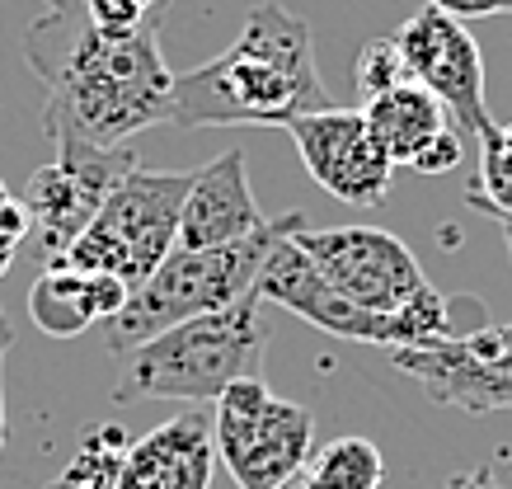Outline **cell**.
Listing matches in <instances>:
<instances>
[{"mask_svg":"<svg viewBox=\"0 0 512 489\" xmlns=\"http://www.w3.org/2000/svg\"><path fill=\"white\" fill-rule=\"evenodd\" d=\"M24 57L47 90V137L123 146L146 127L170 123L174 71L160 52V24L109 33L94 29L85 10L43 15L24 33Z\"/></svg>","mask_w":512,"mask_h":489,"instance_id":"1","label":"cell"},{"mask_svg":"<svg viewBox=\"0 0 512 489\" xmlns=\"http://www.w3.org/2000/svg\"><path fill=\"white\" fill-rule=\"evenodd\" d=\"M320 109L334 99L315 66L311 24L282 5L249 10L231 48L170 85L174 127H287Z\"/></svg>","mask_w":512,"mask_h":489,"instance_id":"2","label":"cell"},{"mask_svg":"<svg viewBox=\"0 0 512 489\" xmlns=\"http://www.w3.org/2000/svg\"><path fill=\"white\" fill-rule=\"evenodd\" d=\"M268 325L259 316V297H245L193 316L146 344L113 353L118 381L113 400H188V405H217L235 381L264 377Z\"/></svg>","mask_w":512,"mask_h":489,"instance_id":"3","label":"cell"},{"mask_svg":"<svg viewBox=\"0 0 512 489\" xmlns=\"http://www.w3.org/2000/svg\"><path fill=\"white\" fill-rule=\"evenodd\" d=\"M301 226H306L301 212H282V217L264 221L259 231H249L245 240H231V245H212V250H179L174 245L160 259V269L146 283L132 287L123 311L104 325L109 353H127V348L146 344V339H156V334L174 330L193 316H212V311H226L235 301L254 297V283H259L273 245L301 231Z\"/></svg>","mask_w":512,"mask_h":489,"instance_id":"4","label":"cell"},{"mask_svg":"<svg viewBox=\"0 0 512 489\" xmlns=\"http://www.w3.org/2000/svg\"><path fill=\"white\" fill-rule=\"evenodd\" d=\"M193 174L174 170H127L94 221L57 259L80 273H113L127 287L146 283L160 259L179 245V212Z\"/></svg>","mask_w":512,"mask_h":489,"instance_id":"5","label":"cell"},{"mask_svg":"<svg viewBox=\"0 0 512 489\" xmlns=\"http://www.w3.org/2000/svg\"><path fill=\"white\" fill-rule=\"evenodd\" d=\"M217 461L235 475L240 489H282L311 461L315 414L296 400H282L264 377L235 381L217 400Z\"/></svg>","mask_w":512,"mask_h":489,"instance_id":"6","label":"cell"},{"mask_svg":"<svg viewBox=\"0 0 512 489\" xmlns=\"http://www.w3.org/2000/svg\"><path fill=\"white\" fill-rule=\"evenodd\" d=\"M292 245L311 259L315 273L339 297L357 301L362 311H376V316H395L428 287L414 250L376 226H325V231L301 226L292 231Z\"/></svg>","mask_w":512,"mask_h":489,"instance_id":"7","label":"cell"},{"mask_svg":"<svg viewBox=\"0 0 512 489\" xmlns=\"http://www.w3.org/2000/svg\"><path fill=\"white\" fill-rule=\"evenodd\" d=\"M52 146H57V156L29 174V198H24L33 217V236L47 259H57L94 221L113 184L127 170H137V156L123 146H90L76 137H52Z\"/></svg>","mask_w":512,"mask_h":489,"instance_id":"8","label":"cell"},{"mask_svg":"<svg viewBox=\"0 0 512 489\" xmlns=\"http://www.w3.org/2000/svg\"><path fill=\"white\" fill-rule=\"evenodd\" d=\"M395 43H400V57L409 66V80L423 85L447 109L451 127L461 137L484 142L498 123L489 118V104H484V57L466 24L423 5L414 19H404Z\"/></svg>","mask_w":512,"mask_h":489,"instance_id":"9","label":"cell"},{"mask_svg":"<svg viewBox=\"0 0 512 489\" xmlns=\"http://www.w3.org/2000/svg\"><path fill=\"white\" fill-rule=\"evenodd\" d=\"M390 363L409 372L437 405L466 414L512 410V325H480L437 348H395Z\"/></svg>","mask_w":512,"mask_h":489,"instance_id":"10","label":"cell"},{"mask_svg":"<svg viewBox=\"0 0 512 489\" xmlns=\"http://www.w3.org/2000/svg\"><path fill=\"white\" fill-rule=\"evenodd\" d=\"M254 297L273 301L282 311L301 316L315 330L334 334V339H353V344H386L395 348H414V334H409V316L404 306L395 316H376V311H362L357 301L339 297L334 287L315 273V264L292 245V236L278 240L273 254L264 259V273L254 283Z\"/></svg>","mask_w":512,"mask_h":489,"instance_id":"11","label":"cell"},{"mask_svg":"<svg viewBox=\"0 0 512 489\" xmlns=\"http://www.w3.org/2000/svg\"><path fill=\"white\" fill-rule=\"evenodd\" d=\"M301 165L311 170V179L329 198H339L348 207H381L390 193V156L376 146L372 127L362 118V109H320L287 123Z\"/></svg>","mask_w":512,"mask_h":489,"instance_id":"12","label":"cell"},{"mask_svg":"<svg viewBox=\"0 0 512 489\" xmlns=\"http://www.w3.org/2000/svg\"><path fill=\"white\" fill-rule=\"evenodd\" d=\"M264 212L254 203L245 170V151H226L212 165L193 170L188 179V198L179 212V250H212V245H231L245 240L249 231L264 226Z\"/></svg>","mask_w":512,"mask_h":489,"instance_id":"13","label":"cell"},{"mask_svg":"<svg viewBox=\"0 0 512 489\" xmlns=\"http://www.w3.org/2000/svg\"><path fill=\"white\" fill-rule=\"evenodd\" d=\"M217 471V438L202 414H179L170 424L151 428L146 438L127 442L123 489H212Z\"/></svg>","mask_w":512,"mask_h":489,"instance_id":"14","label":"cell"},{"mask_svg":"<svg viewBox=\"0 0 512 489\" xmlns=\"http://www.w3.org/2000/svg\"><path fill=\"white\" fill-rule=\"evenodd\" d=\"M132 287L113 273H80L62 259H52L38 283L29 287V316L33 325L52 339H76L90 325H109Z\"/></svg>","mask_w":512,"mask_h":489,"instance_id":"15","label":"cell"},{"mask_svg":"<svg viewBox=\"0 0 512 489\" xmlns=\"http://www.w3.org/2000/svg\"><path fill=\"white\" fill-rule=\"evenodd\" d=\"M362 118H367L376 146L390 156V165H395V170L419 156V151L433 142L442 127H451L447 109H442V104H437L423 85H414V80H404V85L386 90V95L367 99V104H362Z\"/></svg>","mask_w":512,"mask_h":489,"instance_id":"16","label":"cell"},{"mask_svg":"<svg viewBox=\"0 0 512 489\" xmlns=\"http://www.w3.org/2000/svg\"><path fill=\"white\" fill-rule=\"evenodd\" d=\"M381 480H386V461L376 452V442L334 438L325 452H315L296 471L292 489H381Z\"/></svg>","mask_w":512,"mask_h":489,"instance_id":"17","label":"cell"},{"mask_svg":"<svg viewBox=\"0 0 512 489\" xmlns=\"http://www.w3.org/2000/svg\"><path fill=\"white\" fill-rule=\"evenodd\" d=\"M466 203L494 221H512V123L480 142V174L466 189Z\"/></svg>","mask_w":512,"mask_h":489,"instance_id":"18","label":"cell"},{"mask_svg":"<svg viewBox=\"0 0 512 489\" xmlns=\"http://www.w3.org/2000/svg\"><path fill=\"white\" fill-rule=\"evenodd\" d=\"M123 452H127V438L123 428H99V433H90V438L80 442V452L71 457V466H66V485L71 489H109L118 485V475H123Z\"/></svg>","mask_w":512,"mask_h":489,"instance_id":"19","label":"cell"},{"mask_svg":"<svg viewBox=\"0 0 512 489\" xmlns=\"http://www.w3.org/2000/svg\"><path fill=\"white\" fill-rule=\"evenodd\" d=\"M404 80H409V66H404L395 38H372L367 48L357 52L353 85H357V95H362V104L376 95H386V90H395V85H404Z\"/></svg>","mask_w":512,"mask_h":489,"instance_id":"20","label":"cell"},{"mask_svg":"<svg viewBox=\"0 0 512 489\" xmlns=\"http://www.w3.org/2000/svg\"><path fill=\"white\" fill-rule=\"evenodd\" d=\"M170 0H85V19L94 29L109 33H132V29H151L165 19Z\"/></svg>","mask_w":512,"mask_h":489,"instance_id":"21","label":"cell"},{"mask_svg":"<svg viewBox=\"0 0 512 489\" xmlns=\"http://www.w3.org/2000/svg\"><path fill=\"white\" fill-rule=\"evenodd\" d=\"M461 160H466V137H461L456 127H442L433 142H428L419 156L409 160V170H419V174H451Z\"/></svg>","mask_w":512,"mask_h":489,"instance_id":"22","label":"cell"},{"mask_svg":"<svg viewBox=\"0 0 512 489\" xmlns=\"http://www.w3.org/2000/svg\"><path fill=\"white\" fill-rule=\"evenodd\" d=\"M433 10H442V15L451 19H494V15H512V0H428Z\"/></svg>","mask_w":512,"mask_h":489,"instance_id":"23","label":"cell"},{"mask_svg":"<svg viewBox=\"0 0 512 489\" xmlns=\"http://www.w3.org/2000/svg\"><path fill=\"white\" fill-rule=\"evenodd\" d=\"M10 344H15V330L0 311V452H5V353H10Z\"/></svg>","mask_w":512,"mask_h":489,"instance_id":"24","label":"cell"},{"mask_svg":"<svg viewBox=\"0 0 512 489\" xmlns=\"http://www.w3.org/2000/svg\"><path fill=\"white\" fill-rule=\"evenodd\" d=\"M442 489H503V485L494 480V471H489V466H475V471L451 475V480H447Z\"/></svg>","mask_w":512,"mask_h":489,"instance_id":"25","label":"cell"},{"mask_svg":"<svg viewBox=\"0 0 512 489\" xmlns=\"http://www.w3.org/2000/svg\"><path fill=\"white\" fill-rule=\"evenodd\" d=\"M15 250H19V240H10L5 231H0V278L10 273V264H15Z\"/></svg>","mask_w":512,"mask_h":489,"instance_id":"26","label":"cell"},{"mask_svg":"<svg viewBox=\"0 0 512 489\" xmlns=\"http://www.w3.org/2000/svg\"><path fill=\"white\" fill-rule=\"evenodd\" d=\"M71 10H85V0H47V15H71Z\"/></svg>","mask_w":512,"mask_h":489,"instance_id":"27","label":"cell"},{"mask_svg":"<svg viewBox=\"0 0 512 489\" xmlns=\"http://www.w3.org/2000/svg\"><path fill=\"white\" fill-rule=\"evenodd\" d=\"M5 198H10V189H5V179H0V203H5Z\"/></svg>","mask_w":512,"mask_h":489,"instance_id":"28","label":"cell"},{"mask_svg":"<svg viewBox=\"0 0 512 489\" xmlns=\"http://www.w3.org/2000/svg\"><path fill=\"white\" fill-rule=\"evenodd\" d=\"M52 489H71V485H66V480H57V485H52Z\"/></svg>","mask_w":512,"mask_h":489,"instance_id":"29","label":"cell"},{"mask_svg":"<svg viewBox=\"0 0 512 489\" xmlns=\"http://www.w3.org/2000/svg\"><path fill=\"white\" fill-rule=\"evenodd\" d=\"M282 489H292V480H287V485H282Z\"/></svg>","mask_w":512,"mask_h":489,"instance_id":"30","label":"cell"},{"mask_svg":"<svg viewBox=\"0 0 512 489\" xmlns=\"http://www.w3.org/2000/svg\"><path fill=\"white\" fill-rule=\"evenodd\" d=\"M109 489H123V485H109Z\"/></svg>","mask_w":512,"mask_h":489,"instance_id":"31","label":"cell"}]
</instances>
